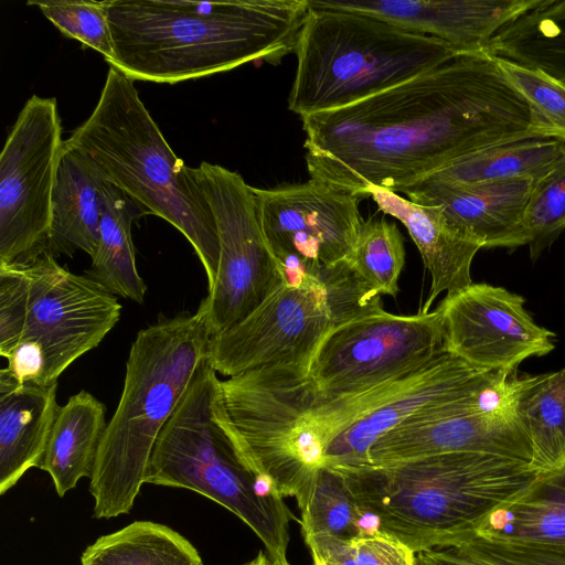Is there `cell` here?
<instances>
[{
	"mask_svg": "<svg viewBox=\"0 0 565 565\" xmlns=\"http://www.w3.org/2000/svg\"><path fill=\"white\" fill-rule=\"evenodd\" d=\"M301 121L310 178L360 200L371 189L403 193L465 156L532 138L529 105L486 51Z\"/></svg>",
	"mask_w": 565,
	"mask_h": 565,
	"instance_id": "6da1fadb",
	"label": "cell"
},
{
	"mask_svg": "<svg viewBox=\"0 0 565 565\" xmlns=\"http://www.w3.org/2000/svg\"><path fill=\"white\" fill-rule=\"evenodd\" d=\"M114 56L132 81L175 84L295 52L309 0H105Z\"/></svg>",
	"mask_w": 565,
	"mask_h": 565,
	"instance_id": "7a4b0ae2",
	"label": "cell"
},
{
	"mask_svg": "<svg viewBox=\"0 0 565 565\" xmlns=\"http://www.w3.org/2000/svg\"><path fill=\"white\" fill-rule=\"evenodd\" d=\"M332 469L344 476L369 526L415 553L473 533L545 472L524 461L476 452Z\"/></svg>",
	"mask_w": 565,
	"mask_h": 565,
	"instance_id": "3957f363",
	"label": "cell"
},
{
	"mask_svg": "<svg viewBox=\"0 0 565 565\" xmlns=\"http://www.w3.org/2000/svg\"><path fill=\"white\" fill-rule=\"evenodd\" d=\"M145 214L157 215L191 243L213 286L220 244L213 213L191 168L175 156L134 81L109 66L90 116L64 140Z\"/></svg>",
	"mask_w": 565,
	"mask_h": 565,
	"instance_id": "277c9868",
	"label": "cell"
},
{
	"mask_svg": "<svg viewBox=\"0 0 565 565\" xmlns=\"http://www.w3.org/2000/svg\"><path fill=\"white\" fill-rule=\"evenodd\" d=\"M211 338L200 306L194 313L160 316L137 333L89 478L95 518L111 519L134 507L157 438L209 358Z\"/></svg>",
	"mask_w": 565,
	"mask_h": 565,
	"instance_id": "5b68a950",
	"label": "cell"
},
{
	"mask_svg": "<svg viewBox=\"0 0 565 565\" xmlns=\"http://www.w3.org/2000/svg\"><path fill=\"white\" fill-rule=\"evenodd\" d=\"M146 483L188 489L211 499L248 525L273 562L286 557L295 516L284 498L250 468L209 358L160 431Z\"/></svg>",
	"mask_w": 565,
	"mask_h": 565,
	"instance_id": "8992f818",
	"label": "cell"
},
{
	"mask_svg": "<svg viewBox=\"0 0 565 565\" xmlns=\"http://www.w3.org/2000/svg\"><path fill=\"white\" fill-rule=\"evenodd\" d=\"M295 53L288 109L300 118L352 105L460 54L369 14L311 7Z\"/></svg>",
	"mask_w": 565,
	"mask_h": 565,
	"instance_id": "52a82bcc",
	"label": "cell"
},
{
	"mask_svg": "<svg viewBox=\"0 0 565 565\" xmlns=\"http://www.w3.org/2000/svg\"><path fill=\"white\" fill-rule=\"evenodd\" d=\"M510 372L475 369L446 349L386 382L349 395L322 397L308 385L296 403L292 433L297 447L324 468L370 465L377 438L420 408L481 392Z\"/></svg>",
	"mask_w": 565,
	"mask_h": 565,
	"instance_id": "ba28073f",
	"label": "cell"
},
{
	"mask_svg": "<svg viewBox=\"0 0 565 565\" xmlns=\"http://www.w3.org/2000/svg\"><path fill=\"white\" fill-rule=\"evenodd\" d=\"M381 308V295L348 259L311 267L286 279L241 323L211 338L209 361L230 377L265 365H310L330 331Z\"/></svg>",
	"mask_w": 565,
	"mask_h": 565,
	"instance_id": "9c48e42d",
	"label": "cell"
},
{
	"mask_svg": "<svg viewBox=\"0 0 565 565\" xmlns=\"http://www.w3.org/2000/svg\"><path fill=\"white\" fill-rule=\"evenodd\" d=\"M0 278V354L19 342L38 345L44 384L96 348L120 318L117 298L87 276L60 265L49 253Z\"/></svg>",
	"mask_w": 565,
	"mask_h": 565,
	"instance_id": "30bf717a",
	"label": "cell"
},
{
	"mask_svg": "<svg viewBox=\"0 0 565 565\" xmlns=\"http://www.w3.org/2000/svg\"><path fill=\"white\" fill-rule=\"evenodd\" d=\"M213 213L220 260L216 279L201 301L211 337L246 319L284 282L262 230L253 186L222 166L191 168Z\"/></svg>",
	"mask_w": 565,
	"mask_h": 565,
	"instance_id": "8fae6325",
	"label": "cell"
},
{
	"mask_svg": "<svg viewBox=\"0 0 565 565\" xmlns=\"http://www.w3.org/2000/svg\"><path fill=\"white\" fill-rule=\"evenodd\" d=\"M63 146L56 99L32 95L0 156V265L24 264L47 253Z\"/></svg>",
	"mask_w": 565,
	"mask_h": 565,
	"instance_id": "7c38bea8",
	"label": "cell"
},
{
	"mask_svg": "<svg viewBox=\"0 0 565 565\" xmlns=\"http://www.w3.org/2000/svg\"><path fill=\"white\" fill-rule=\"evenodd\" d=\"M516 371L481 392L438 401L415 412L375 440L372 466L476 452L533 465V448L513 407ZM534 466V465H533Z\"/></svg>",
	"mask_w": 565,
	"mask_h": 565,
	"instance_id": "4fadbf2b",
	"label": "cell"
},
{
	"mask_svg": "<svg viewBox=\"0 0 565 565\" xmlns=\"http://www.w3.org/2000/svg\"><path fill=\"white\" fill-rule=\"evenodd\" d=\"M444 350L439 307L407 316L381 308L330 331L311 359L308 379L319 396L349 395L386 382Z\"/></svg>",
	"mask_w": 565,
	"mask_h": 565,
	"instance_id": "5bb4252c",
	"label": "cell"
},
{
	"mask_svg": "<svg viewBox=\"0 0 565 565\" xmlns=\"http://www.w3.org/2000/svg\"><path fill=\"white\" fill-rule=\"evenodd\" d=\"M265 239L284 277L348 258L363 218L360 199L321 180L253 186Z\"/></svg>",
	"mask_w": 565,
	"mask_h": 565,
	"instance_id": "9a60e30c",
	"label": "cell"
},
{
	"mask_svg": "<svg viewBox=\"0 0 565 565\" xmlns=\"http://www.w3.org/2000/svg\"><path fill=\"white\" fill-rule=\"evenodd\" d=\"M525 299L503 287L472 282L439 303L444 348L475 369L513 372L555 348V333L539 326Z\"/></svg>",
	"mask_w": 565,
	"mask_h": 565,
	"instance_id": "2e32d148",
	"label": "cell"
},
{
	"mask_svg": "<svg viewBox=\"0 0 565 565\" xmlns=\"http://www.w3.org/2000/svg\"><path fill=\"white\" fill-rule=\"evenodd\" d=\"M311 8L360 12L439 39L460 54L486 51L507 24L541 0H309Z\"/></svg>",
	"mask_w": 565,
	"mask_h": 565,
	"instance_id": "e0dca14e",
	"label": "cell"
},
{
	"mask_svg": "<svg viewBox=\"0 0 565 565\" xmlns=\"http://www.w3.org/2000/svg\"><path fill=\"white\" fill-rule=\"evenodd\" d=\"M534 183L531 179L473 184L420 180L403 193L414 203L441 206L447 218L483 248L514 249L529 244L524 214Z\"/></svg>",
	"mask_w": 565,
	"mask_h": 565,
	"instance_id": "ac0fdd59",
	"label": "cell"
},
{
	"mask_svg": "<svg viewBox=\"0 0 565 565\" xmlns=\"http://www.w3.org/2000/svg\"><path fill=\"white\" fill-rule=\"evenodd\" d=\"M369 196L380 211L404 224L430 274V291L420 311L429 312L441 292L451 295L472 284L471 264L483 246L455 226L441 206L417 204L382 189H371Z\"/></svg>",
	"mask_w": 565,
	"mask_h": 565,
	"instance_id": "d6986e66",
	"label": "cell"
},
{
	"mask_svg": "<svg viewBox=\"0 0 565 565\" xmlns=\"http://www.w3.org/2000/svg\"><path fill=\"white\" fill-rule=\"evenodd\" d=\"M57 382L21 383L3 367L0 371V494L13 488L23 475L40 467L60 406Z\"/></svg>",
	"mask_w": 565,
	"mask_h": 565,
	"instance_id": "ffe728a7",
	"label": "cell"
},
{
	"mask_svg": "<svg viewBox=\"0 0 565 565\" xmlns=\"http://www.w3.org/2000/svg\"><path fill=\"white\" fill-rule=\"evenodd\" d=\"M106 182L88 160L63 147L52 199L49 254L71 256L81 249L94 256Z\"/></svg>",
	"mask_w": 565,
	"mask_h": 565,
	"instance_id": "44dd1931",
	"label": "cell"
},
{
	"mask_svg": "<svg viewBox=\"0 0 565 565\" xmlns=\"http://www.w3.org/2000/svg\"><path fill=\"white\" fill-rule=\"evenodd\" d=\"M105 405L81 391L60 406L40 465L64 497L82 478H90L107 423Z\"/></svg>",
	"mask_w": 565,
	"mask_h": 565,
	"instance_id": "7402d4cb",
	"label": "cell"
},
{
	"mask_svg": "<svg viewBox=\"0 0 565 565\" xmlns=\"http://www.w3.org/2000/svg\"><path fill=\"white\" fill-rule=\"evenodd\" d=\"M145 215L138 204L108 181L102 190L99 237L87 277L107 291L142 303L147 286L136 267L131 224Z\"/></svg>",
	"mask_w": 565,
	"mask_h": 565,
	"instance_id": "603a6c76",
	"label": "cell"
},
{
	"mask_svg": "<svg viewBox=\"0 0 565 565\" xmlns=\"http://www.w3.org/2000/svg\"><path fill=\"white\" fill-rule=\"evenodd\" d=\"M473 533L502 542L565 546V466L544 472Z\"/></svg>",
	"mask_w": 565,
	"mask_h": 565,
	"instance_id": "cb8c5ba5",
	"label": "cell"
},
{
	"mask_svg": "<svg viewBox=\"0 0 565 565\" xmlns=\"http://www.w3.org/2000/svg\"><path fill=\"white\" fill-rule=\"evenodd\" d=\"M513 407L542 471L565 466V367L514 380Z\"/></svg>",
	"mask_w": 565,
	"mask_h": 565,
	"instance_id": "d4e9b609",
	"label": "cell"
},
{
	"mask_svg": "<svg viewBox=\"0 0 565 565\" xmlns=\"http://www.w3.org/2000/svg\"><path fill=\"white\" fill-rule=\"evenodd\" d=\"M565 156V141L526 138L465 156L423 180L444 184H473L531 179L551 172Z\"/></svg>",
	"mask_w": 565,
	"mask_h": 565,
	"instance_id": "484cf974",
	"label": "cell"
},
{
	"mask_svg": "<svg viewBox=\"0 0 565 565\" xmlns=\"http://www.w3.org/2000/svg\"><path fill=\"white\" fill-rule=\"evenodd\" d=\"M81 565H204L196 547L175 530L135 521L88 545Z\"/></svg>",
	"mask_w": 565,
	"mask_h": 565,
	"instance_id": "4316f807",
	"label": "cell"
},
{
	"mask_svg": "<svg viewBox=\"0 0 565 565\" xmlns=\"http://www.w3.org/2000/svg\"><path fill=\"white\" fill-rule=\"evenodd\" d=\"M299 510L303 537L332 536L352 541L370 531L367 518L344 476L332 468L317 470L308 499Z\"/></svg>",
	"mask_w": 565,
	"mask_h": 565,
	"instance_id": "83f0119b",
	"label": "cell"
},
{
	"mask_svg": "<svg viewBox=\"0 0 565 565\" xmlns=\"http://www.w3.org/2000/svg\"><path fill=\"white\" fill-rule=\"evenodd\" d=\"M348 262L380 295L395 297L405 264L403 236L384 218L363 221Z\"/></svg>",
	"mask_w": 565,
	"mask_h": 565,
	"instance_id": "f1b7e54d",
	"label": "cell"
},
{
	"mask_svg": "<svg viewBox=\"0 0 565 565\" xmlns=\"http://www.w3.org/2000/svg\"><path fill=\"white\" fill-rule=\"evenodd\" d=\"M492 57L507 81L530 107L532 138L565 141V84L541 70Z\"/></svg>",
	"mask_w": 565,
	"mask_h": 565,
	"instance_id": "f546056e",
	"label": "cell"
},
{
	"mask_svg": "<svg viewBox=\"0 0 565 565\" xmlns=\"http://www.w3.org/2000/svg\"><path fill=\"white\" fill-rule=\"evenodd\" d=\"M65 36L92 47L109 62L114 56L108 11L105 1L30 0Z\"/></svg>",
	"mask_w": 565,
	"mask_h": 565,
	"instance_id": "4dcf8cb0",
	"label": "cell"
},
{
	"mask_svg": "<svg viewBox=\"0 0 565 565\" xmlns=\"http://www.w3.org/2000/svg\"><path fill=\"white\" fill-rule=\"evenodd\" d=\"M524 224L530 255L535 260L565 230V156L551 172L535 181Z\"/></svg>",
	"mask_w": 565,
	"mask_h": 565,
	"instance_id": "1f68e13d",
	"label": "cell"
},
{
	"mask_svg": "<svg viewBox=\"0 0 565 565\" xmlns=\"http://www.w3.org/2000/svg\"><path fill=\"white\" fill-rule=\"evenodd\" d=\"M448 546L479 565H565V546L502 542L477 533Z\"/></svg>",
	"mask_w": 565,
	"mask_h": 565,
	"instance_id": "d6a6232c",
	"label": "cell"
},
{
	"mask_svg": "<svg viewBox=\"0 0 565 565\" xmlns=\"http://www.w3.org/2000/svg\"><path fill=\"white\" fill-rule=\"evenodd\" d=\"M358 565H416V553L397 539L370 530L351 541Z\"/></svg>",
	"mask_w": 565,
	"mask_h": 565,
	"instance_id": "836d02e7",
	"label": "cell"
},
{
	"mask_svg": "<svg viewBox=\"0 0 565 565\" xmlns=\"http://www.w3.org/2000/svg\"><path fill=\"white\" fill-rule=\"evenodd\" d=\"M303 540L311 554V565H358L351 541L332 536H307Z\"/></svg>",
	"mask_w": 565,
	"mask_h": 565,
	"instance_id": "e575fe53",
	"label": "cell"
},
{
	"mask_svg": "<svg viewBox=\"0 0 565 565\" xmlns=\"http://www.w3.org/2000/svg\"><path fill=\"white\" fill-rule=\"evenodd\" d=\"M416 565H479L451 546L436 547L416 553Z\"/></svg>",
	"mask_w": 565,
	"mask_h": 565,
	"instance_id": "d590c367",
	"label": "cell"
},
{
	"mask_svg": "<svg viewBox=\"0 0 565 565\" xmlns=\"http://www.w3.org/2000/svg\"><path fill=\"white\" fill-rule=\"evenodd\" d=\"M242 565H274V563L267 554L260 551L257 556Z\"/></svg>",
	"mask_w": 565,
	"mask_h": 565,
	"instance_id": "8d00e7d4",
	"label": "cell"
},
{
	"mask_svg": "<svg viewBox=\"0 0 565 565\" xmlns=\"http://www.w3.org/2000/svg\"><path fill=\"white\" fill-rule=\"evenodd\" d=\"M273 563L274 565H290L286 557L278 558Z\"/></svg>",
	"mask_w": 565,
	"mask_h": 565,
	"instance_id": "74e56055",
	"label": "cell"
}]
</instances>
